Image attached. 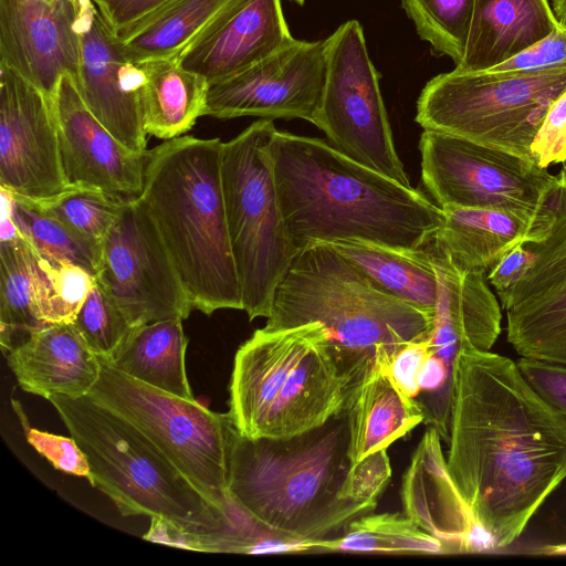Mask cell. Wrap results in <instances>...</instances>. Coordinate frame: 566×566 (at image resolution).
<instances>
[{"label": "cell", "mask_w": 566, "mask_h": 566, "mask_svg": "<svg viewBox=\"0 0 566 566\" xmlns=\"http://www.w3.org/2000/svg\"><path fill=\"white\" fill-rule=\"evenodd\" d=\"M446 458L475 521L512 544L566 479V417L509 357L464 348L454 368Z\"/></svg>", "instance_id": "obj_1"}, {"label": "cell", "mask_w": 566, "mask_h": 566, "mask_svg": "<svg viewBox=\"0 0 566 566\" xmlns=\"http://www.w3.org/2000/svg\"><path fill=\"white\" fill-rule=\"evenodd\" d=\"M270 153L279 205L297 252L346 239L418 250L442 223V209L420 190L325 140L276 130Z\"/></svg>", "instance_id": "obj_2"}, {"label": "cell", "mask_w": 566, "mask_h": 566, "mask_svg": "<svg viewBox=\"0 0 566 566\" xmlns=\"http://www.w3.org/2000/svg\"><path fill=\"white\" fill-rule=\"evenodd\" d=\"M220 138L184 135L147 150L139 200L192 310H242L221 182Z\"/></svg>", "instance_id": "obj_3"}, {"label": "cell", "mask_w": 566, "mask_h": 566, "mask_svg": "<svg viewBox=\"0 0 566 566\" xmlns=\"http://www.w3.org/2000/svg\"><path fill=\"white\" fill-rule=\"evenodd\" d=\"M345 410L325 423L289 438H248L237 433L228 491L233 501L265 526L305 541L343 530L376 506L343 500L350 468Z\"/></svg>", "instance_id": "obj_4"}, {"label": "cell", "mask_w": 566, "mask_h": 566, "mask_svg": "<svg viewBox=\"0 0 566 566\" xmlns=\"http://www.w3.org/2000/svg\"><path fill=\"white\" fill-rule=\"evenodd\" d=\"M322 324L348 386L378 356L430 336L433 317L376 289L328 243L301 250L279 283L265 326Z\"/></svg>", "instance_id": "obj_5"}, {"label": "cell", "mask_w": 566, "mask_h": 566, "mask_svg": "<svg viewBox=\"0 0 566 566\" xmlns=\"http://www.w3.org/2000/svg\"><path fill=\"white\" fill-rule=\"evenodd\" d=\"M49 401L85 453L90 483L123 516L159 517L191 532L227 534L237 525L235 502L221 511L144 436L91 397L55 395Z\"/></svg>", "instance_id": "obj_6"}, {"label": "cell", "mask_w": 566, "mask_h": 566, "mask_svg": "<svg viewBox=\"0 0 566 566\" xmlns=\"http://www.w3.org/2000/svg\"><path fill=\"white\" fill-rule=\"evenodd\" d=\"M277 129L262 118L222 144L221 182L242 311L268 317L275 290L298 253L279 205L270 144Z\"/></svg>", "instance_id": "obj_7"}, {"label": "cell", "mask_w": 566, "mask_h": 566, "mask_svg": "<svg viewBox=\"0 0 566 566\" xmlns=\"http://www.w3.org/2000/svg\"><path fill=\"white\" fill-rule=\"evenodd\" d=\"M565 90L566 66L542 72L454 69L427 82L415 119L423 129L534 161L531 144Z\"/></svg>", "instance_id": "obj_8"}, {"label": "cell", "mask_w": 566, "mask_h": 566, "mask_svg": "<svg viewBox=\"0 0 566 566\" xmlns=\"http://www.w3.org/2000/svg\"><path fill=\"white\" fill-rule=\"evenodd\" d=\"M99 361L88 397L136 429L210 502L229 512L230 460L238 433L229 412L211 411L196 399L166 392Z\"/></svg>", "instance_id": "obj_9"}, {"label": "cell", "mask_w": 566, "mask_h": 566, "mask_svg": "<svg viewBox=\"0 0 566 566\" xmlns=\"http://www.w3.org/2000/svg\"><path fill=\"white\" fill-rule=\"evenodd\" d=\"M421 177L440 207L501 209L549 233L560 184L535 161L423 129Z\"/></svg>", "instance_id": "obj_10"}, {"label": "cell", "mask_w": 566, "mask_h": 566, "mask_svg": "<svg viewBox=\"0 0 566 566\" xmlns=\"http://www.w3.org/2000/svg\"><path fill=\"white\" fill-rule=\"evenodd\" d=\"M325 44V82L314 125L348 158L412 187L395 149L379 88L357 20L340 24Z\"/></svg>", "instance_id": "obj_11"}, {"label": "cell", "mask_w": 566, "mask_h": 566, "mask_svg": "<svg viewBox=\"0 0 566 566\" xmlns=\"http://www.w3.org/2000/svg\"><path fill=\"white\" fill-rule=\"evenodd\" d=\"M95 280L130 325L186 319L192 307L171 258L139 200L124 203L101 243Z\"/></svg>", "instance_id": "obj_12"}, {"label": "cell", "mask_w": 566, "mask_h": 566, "mask_svg": "<svg viewBox=\"0 0 566 566\" xmlns=\"http://www.w3.org/2000/svg\"><path fill=\"white\" fill-rule=\"evenodd\" d=\"M325 71L324 41L295 39L251 67L210 83L203 116L301 118L314 124Z\"/></svg>", "instance_id": "obj_13"}, {"label": "cell", "mask_w": 566, "mask_h": 566, "mask_svg": "<svg viewBox=\"0 0 566 566\" xmlns=\"http://www.w3.org/2000/svg\"><path fill=\"white\" fill-rule=\"evenodd\" d=\"M0 187L31 199L49 198L69 188L52 103L1 62Z\"/></svg>", "instance_id": "obj_14"}, {"label": "cell", "mask_w": 566, "mask_h": 566, "mask_svg": "<svg viewBox=\"0 0 566 566\" xmlns=\"http://www.w3.org/2000/svg\"><path fill=\"white\" fill-rule=\"evenodd\" d=\"M81 3L73 0H0V62L52 103L64 74L78 76Z\"/></svg>", "instance_id": "obj_15"}, {"label": "cell", "mask_w": 566, "mask_h": 566, "mask_svg": "<svg viewBox=\"0 0 566 566\" xmlns=\"http://www.w3.org/2000/svg\"><path fill=\"white\" fill-rule=\"evenodd\" d=\"M81 17L76 88L87 108L123 145L146 153L144 71L125 56L118 36L92 0H81Z\"/></svg>", "instance_id": "obj_16"}, {"label": "cell", "mask_w": 566, "mask_h": 566, "mask_svg": "<svg viewBox=\"0 0 566 566\" xmlns=\"http://www.w3.org/2000/svg\"><path fill=\"white\" fill-rule=\"evenodd\" d=\"M52 109L67 186L95 188L125 201L139 198L147 151L123 145L84 104L71 75L61 77Z\"/></svg>", "instance_id": "obj_17"}, {"label": "cell", "mask_w": 566, "mask_h": 566, "mask_svg": "<svg viewBox=\"0 0 566 566\" xmlns=\"http://www.w3.org/2000/svg\"><path fill=\"white\" fill-rule=\"evenodd\" d=\"M280 0H234L178 56L179 65L214 83L292 43Z\"/></svg>", "instance_id": "obj_18"}, {"label": "cell", "mask_w": 566, "mask_h": 566, "mask_svg": "<svg viewBox=\"0 0 566 566\" xmlns=\"http://www.w3.org/2000/svg\"><path fill=\"white\" fill-rule=\"evenodd\" d=\"M440 441V434L430 426L411 457L401 484L405 514L440 539L448 554L497 549L493 536L475 521L453 482Z\"/></svg>", "instance_id": "obj_19"}, {"label": "cell", "mask_w": 566, "mask_h": 566, "mask_svg": "<svg viewBox=\"0 0 566 566\" xmlns=\"http://www.w3.org/2000/svg\"><path fill=\"white\" fill-rule=\"evenodd\" d=\"M423 248L438 279L431 352L452 370L464 348L490 350L501 333V305L486 273L455 264L432 237Z\"/></svg>", "instance_id": "obj_20"}, {"label": "cell", "mask_w": 566, "mask_h": 566, "mask_svg": "<svg viewBox=\"0 0 566 566\" xmlns=\"http://www.w3.org/2000/svg\"><path fill=\"white\" fill-rule=\"evenodd\" d=\"M323 328L314 322L256 329L237 350L229 415L240 434L260 438L266 417L291 370Z\"/></svg>", "instance_id": "obj_21"}, {"label": "cell", "mask_w": 566, "mask_h": 566, "mask_svg": "<svg viewBox=\"0 0 566 566\" xmlns=\"http://www.w3.org/2000/svg\"><path fill=\"white\" fill-rule=\"evenodd\" d=\"M8 365L20 387L49 400L52 396H88L101 361L72 324H46L9 352Z\"/></svg>", "instance_id": "obj_22"}, {"label": "cell", "mask_w": 566, "mask_h": 566, "mask_svg": "<svg viewBox=\"0 0 566 566\" xmlns=\"http://www.w3.org/2000/svg\"><path fill=\"white\" fill-rule=\"evenodd\" d=\"M389 359L376 357L347 387L344 410L350 465L387 449L424 421L419 400L403 394L388 374L386 363Z\"/></svg>", "instance_id": "obj_23"}, {"label": "cell", "mask_w": 566, "mask_h": 566, "mask_svg": "<svg viewBox=\"0 0 566 566\" xmlns=\"http://www.w3.org/2000/svg\"><path fill=\"white\" fill-rule=\"evenodd\" d=\"M559 27L548 0H473L464 53L455 70H490Z\"/></svg>", "instance_id": "obj_24"}, {"label": "cell", "mask_w": 566, "mask_h": 566, "mask_svg": "<svg viewBox=\"0 0 566 566\" xmlns=\"http://www.w3.org/2000/svg\"><path fill=\"white\" fill-rule=\"evenodd\" d=\"M437 243L468 270L488 272L518 244L539 243L547 233L517 213L489 208L443 207Z\"/></svg>", "instance_id": "obj_25"}, {"label": "cell", "mask_w": 566, "mask_h": 566, "mask_svg": "<svg viewBox=\"0 0 566 566\" xmlns=\"http://www.w3.org/2000/svg\"><path fill=\"white\" fill-rule=\"evenodd\" d=\"M379 291L433 317L438 279L428 251L391 248L370 241L346 239L329 242Z\"/></svg>", "instance_id": "obj_26"}, {"label": "cell", "mask_w": 566, "mask_h": 566, "mask_svg": "<svg viewBox=\"0 0 566 566\" xmlns=\"http://www.w3.org/2000/svg\"><path fill=\"white\" fill-rule=\"evenodd\" d=\"M187 346L182 319H165L134 326L112 356L102 359L149 386L195 399L186 373Z\"/></svg>", "instance_id": "obj_27"}, {"label": "cell", "mask_w": 566, "mask_h": 566, "mask_svg": "<svg viewBox=\"0 0 566 566\" xmlns=\"http://www.w3.org/2000/svg\"><path fill=\"white\" fill-rule=\"evenodd\" d=\"M145 74L143 118L147 135L169 140L184 136L203 116L208 81L176 59L140 63Z\"/></svg>", "instance_id": "obj_28"}, {"label": "cell", "mask_w": 566, "mask_h": 566, "mask_svg": "<svg viewBox=\"0 0 566 566\" xmlns=\"http://www.w3.org/2000/svg\"><path fill=\"white\" fill-rule=\"evenodd\" d=\"M234 0H172L146 20L117 33L135 64L176 59Z\"/></svg>", "instance_id": "obj_29"}, {"label": "cell", "mask_w": 566, "mask_h": 566, "mask_svg": "<svg viewBox=\"0 0 566 566\" xmlns=\"http://www.w3.org/2000/svg\"><path fill=\"white\" fill-rule=\"evenodd\" d=\"M336 537L313 541V552L448 554L440 539L406 514L371 512L355 518Z\"/></svg>", "instance_id": "obj_30"}, {"label": "cell", "mask_w": 566, "mask_h": 566, "mask_svg": "<svg viewBox=\"0 0 566 566\" xmlns=\"http://www.w3.org/2000/svg\"><path fill=\"white\" fill-rule=\"evenodd\" d=\"M39 256L20 235L0 240V343L4 353L18 336L44 326L34 313L33 296Z\"/></svg>", "instance_id": "obj_31"}, {"label": "cell", "mask_w": 566, "mask_h": 566, "mask_svg": "<svg viewBox=\"0 0 566 566\" xmlns=\"http://www.w3.org/2000/svg\"><path fill=\"white\" fill-rule=\"evenodd\" d=\"M505 312L507 340L520 356L566 365V286Z\"/></svg>", "instance_id": "obj_32"}, {"label": "cell", "mask_w": 566, "mask_h": 566, "mask_svg": "<svg viewBox=\"0 0 566 566\" xmlns=\"http://www.w3.org/2000/svg\"><path fill=\"white\" fill-rule=\"evenodd\" d=\"M10 217L20 235L40 258L49 262H71L95 276L99 261V244L43 213L28 198L13 192Z\"/></svg>", "instance_id": "obj_33"}, {"label": "cell", "mask_w": 566, "mask_h": 566, "mask_svg": "<svg viewBox=\"0 0 566 566\" xmlns=\"http://www.w3.org/2000/svg\"><path fill=\"white\" fill-rule=\"evenodd\" d=\"M554 222L547 238L526 244L536 261L501 302L507 311L548 296L566 286V189L560 186L554 209Z\"/></svg>", "instance_id": "obj_34"}, {"label": "cell", "mask_w": 566, "mask_h": 566, "mask_svg": "<svg viewBox=\"0 0 566 566\" xmlns=\"http://www.w3.org/2000/svg\"><path fill=\"white\" fill-rule=\"evenodd\" d=\"M94 281L95 276L80 265L49 262L39 256L33 296L35 316L44 325L72 324Z\"/></svg>", "instance_id": "obj_35"}, {"label": "cell", "mask_w": 566, "mask_h": 566, "mask_svg": "<svg viewBox=\"0 0 566 566\" xmlns=\"http://www.w3.org/2000/svg\"><path fill=\"white\" fill-rule=\"evenodd\" d=\"M28 199L43 213L99 245L126 202L91 187H69L49 198Z\"/></svg>", "instance_id": "obj_36"}, {"label": "cell", "mask_w": 566, "mask_h": 566, "mask_svg": "<svg viewBox=\"0 0 566 566\" xmlns=\"http://www.w3.org/2000/svg\"><path fill=\"white\" fill-rule=\"evenodd\" d=\"M419 38L434 52L449 56L455 66L462 60L473 0H400Z\"/></svg>", "instance_id": "obj_37"}, {"label": "cell", "mask_w": 566, "mask_h": 566, "mask_svg": "<svg viewBox=\"0 0 566 566\" xmlns=\"http://www.w3.org/2000/svg\"><path fill=\"white\" fill-rule=\"evenodd\" d=\"M72 325L87 346L104 359L112 356L133 328L116 302L96 280Z\"/></svg>", "instance_id": "obj_38"}, {"label": "cell", "mask_w": 566, "mask_h": 566, "mask_svg": "<svg viewBox=\"0 0 566 566\" xmlns=\"http://www.w3.org/2000/svg\"><path fill=\"white\" fill-rule=\"evenodd\" d=\"M391 478L387 449L368 454L348 469L340 488L343 500L377 506Z\"/></svg>", "instance_id": "obj_39"}, {"label": "cell", "mask_w": 566, "mask_h": 566, "mask_svg": "<svg viewBox=\"0 0 566 566\" xmlns=\"http://www.w3.org/2000/svg\"><path fill=\"white\" fill-rule=\"evenodd\" d=\"M531 154L544 169L566 161V90L548 108L531 144Z\"/></svg>", "instance_id": "obj_40"}, {"label": "cell", "mask_w": 566, "mask_h": 566, "mask_svg": "<svg viewBox=\"0 0 566 566\" xmlns=\"http://www.w3.org/2000/svg\"><path fill=\"white\" fill-rule=\"evenodd\" d=\"M28 442L56 470L82 476L91 482L87 458L73 437H64L35 428H25Z\"/></svg>", "instance_id": "obj_41"}, {"label": "cell", "mask_w": 566, "mask_h": 566, "mask_svg": "<svg viewBox=\"0 0 566 566\" xmlns=\"http://www.w3.org/2000/svg\"><path fill=\"white\" fill-rule=\"evenodd\" d=\"M564 66H566V28L560 24L546 38L491 70L542 72Z\"/></svg>", "instance_id": "obj_42"}, {"label": "cell", "mask_w": 566, "mask_h": 566, "mask_svg": "<svg viewBox=\"0 0 566 566\" xmlns=\"http://www.w3.org/2000/svg\"><path fill=\"white\" fill-rule=\"evenodd\" d=\"M516 364L534 391L566 417V365L522 356Z\"/></svg>", "instance_id": "obj_43"}, {"label": "cell", "mask_w": 566, "mask_h": 566, "mask_svg": "<svg viewBox=\"0 0 566 566\" xmlns=\"http://www.w3.org/2000/svg\"><path fill=\"white\" fill-rule=\"evenodd\" d=\"M431 353L428 337L406 344L386 363L392 380L410 398H417L419 395V371Z\"/></svg>", "instance_id": "obj_44"}, {"label": "cell", "mask_w": 566, "mask_h": 566, "mask_svg": "<svg viewBox=\"0 0 566 566\" xmlns=\"http://www.w3.org/2000/svg\"><path fill=\"white\" fill-rule=\"evenodd\" d=\"M535 261L536 254L526 244H518L486 272L488 282L495 289L500 303L526 276Z\"/></svg>", "instance_id": "obj_45"}, {"label": "cell", "mask_w": 566, "mask_h": 566, "mask_svg": "<svg viewBox=\"0 0 566 566\" xmlns=\"http://www.w3.org/2000/svg\"><path fill=\"white\" fill-rule=\"evenodd\" d=\"M117 34L153 15L172 0H92Z\"/></svg>", "instance_id": "obj_46"}, {"label": "cell", "mask_w": 566, "mask_h": 566, "mask_svg": "<svg viewBox=\"0 0 566 566\" xmlns=\"http://www.w3.org/2000/svg\"><path fill=\"white\" fill-rule=\"evenodd\" d=\"M551 2L559 24L566 28V0H551Z\"/></svg>", "instance_id": "obj_47"}, {"label": "cell", "mask_w": 566, "mask_h": 566, "mask_svg": "<svg viewBox=\"0 0 566 566\" xmlns=\"http://www.w3.org/2000/svg\"><path fill=\"white\" fill-rule=\"evenodd\" d=\"M536 553L546 555H566V544L542 547Z\"/></svg>", "instance_id": "obj_48"}, {"label": "cell", "mask_w": 566, "mask_h": 566, "mask_svg": "<svg viewBox=\"0 0 566 566\" xmlns=\"http://www.w3.org/2000/svg\"><path fill=\"white\" fill-rule=\"evenodd\" d=\"M557 177L560 186L566 189V161L563 164L560 174Z\"/></svg>", "instance_id": "obj_49"}, {"label": "cell", "mask_w": 566, "mask_h": 566, "mask_svg": "<svg viewBox=\"0 0 566 566\" xmlns=\"http://www.w3.org/2000/svg\"><path fill=\"white\" fill-rule=\"evenodd\" d=\"M293 2H296L297 4H303L305 2V0H291Z\"/></svg>", "instance_id": "obj_50"}, {"label": "cell", "mask_w": 566, "mask_h": 566, "mask_svg": "<svg viewBox=\"0 0 566 566\" xmlns=\"http://www.w3.org/2000/svg\"><path fill=\"white\" fill-rule=\"evenodd\" d=\"M73 1H75L77 4H80V3H81V0H73Z\"/></svg>", "instance_id": "obj_51"}]
</instances>
